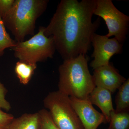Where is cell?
I'll return each mask as SVG.
<instances>
[{
	"mask_svg": "<svg viewBox=\"0 0 129 129\" xmlns=\"http://www.w3.org/2000/svg\"><path fill=\"white\" fill-rule=\"evenodd\" d=\"M47 0H14L9 14L2 20L17 42L24 41L28 35H34L36 21L47 8Z\"/></svg>",
	"mask_w": 129,
	"mask_h": 129,
	"instance_id": "cell-3",
	"label": "cell"
},
{
	"mask_svg": "<svg viewBox=\"0 0 129 129\" xmlns=\"http://www.w3.org/2000/svg\"><path fill=\"white\" fill-rule=\"evenodd\" d=\"M36 68L37 64L28 63L21 61L16 63L15 72L20 83L24 85L27 84Z\"/></svg>",
	"mask_w": 129,
	"mask_h": 129,
	"instance_id": "cell-12",
	"label": "cell"
},
{
	"mask_svg": "<svg viewBox=\"0 0 129 129\" xmlns=\"http://www.w3.org/2000/svg\"><path fill=\"white\" fill-rule=\"evenodd\" d=\"M7 90L0 81V109L8 111L11 108V104L6 99Z\"/></svg>",
	"mask_w": 129,
	"mask_h": 129,
	"instance_id": "cell-17",
	"label": "cell"
},
{
	"mask_svg": "<svg viewBox=\"0 0 129 129\" xmlns=\"http://www.w3.org/2000/svg\"><path fill=\"white\" fill-rule=\"evenodd\" d=\"M5 27L0 16V57L3 55L5 49L14 47L17 43V42L12 39L10 37Z\"/></svg>",
	"mask_w": 129,
	"mask_h": 129,
	"instance_id": "cell-15",
	"label": "cell"
},
{
	"mask_svg": "<svg viewBox=\"0 0 129 129\" xmlns=\"http://www.w3.org/2000/svg\"><path fill=\"white\" fill-rule=\"evenodd\" d=\"M94 14L104 19L108 29L106 36H112L123 44L129 29V17L118 10L111 0H96Z\"/></svg>",
	"mask_w": 129,
	"mask_h": 129,
	"instance_id": "cell-6",
	"label": "cell"
},
{
	"mask_svg": "<svg viewBox=\"0 0 129 129\" xmlns=\"http://www.w3.org/2000/svg\"><path fill=\"white\" fill-rule=\"evenodd\" d=\"M14 119L12 114L5 112L0 109V129H6Z\"/></svg>",
	"mask_w": 129,
	"mask_h": 129,
	"instance_id": "cell-19",
	"label": "cell"
},
{
	"mask_svg": "<svg viewBox=\"0 0 129 129\" xmlns=\"http://www.w3.org/2000/svg\"><path fill=\"white\" fill-rule=\"evenodd\" d=\"M88 99L92 105H96L100 109L107 122L109 123L111 113L115 111L112 93L106 89L95 87L90 93Z\"/></svg>",
	"mask_w": 129,
	"mask_h": 129,
	"instance_id": "cell-10",
	"label": "cell"
},
{
	"mask_svg": "<svg viewBox=\"0 0 129 129\" xmlns=\"http://www.w3.org/2000/svg\"><path fill=\"white\" fill-rule=\"evenodd\" d=\"M70 98L84 129H97L103 123H107L103 114L94 108L89 99Z\"/></svg>",
	"mask_w": 129,
	"mask_h": 129,
	"instance_id": "cell-8",
	"label": "cell"
},
{
	"mask_svg": "<svg viewBox=\"0 0 129 129\" xmlns=\"http://www.w3.org/2000/svg\"><path fill=\"white\" fill-rule=\"evenodd\" d=\"M91 45L94 48L91 57L94 59L90 63V66L94 70L109 64L113 55L122 53L123 44L115 37L109 39L106 35H100L95 33L92 37Z\"/></svg>",
	"mask_w": 129,
	"mask_h": 129,
	"instance_id": "cell-7",
	"label": "cell"
},
{
	"mask_svg": "<svg viewBox=\"0 0 129 129\" xmlns=\"http://www.w3.org/2000/svg\"><path fill=\"white\" fill-rule=\"evenodd\" d=\"M14 0H0V16L5 18L12 10Z\"/></svg>",
	"mask_w": 129,
	"mask_h": 129,
	"instance_id": "cell-18",
	"label": "cell"
},
{
	"mask_svg": "<svg viewBox=\"0 0 129 129\" xmlns=\"http://www.w3.org/2000/svg\"><path fill=\"white\" fill-rule=\"evenodd\" d=\"M52 119L59 129H84L72 106L70 97L58 90L50 92L44 100Z\"/></svg>",
	"mask_w": 129,
	"mask_h": 129,
	"instance_id": "cell-5",
	"label": "cell"
},
{
	"mask_svg": "<svg viewBox=\"0 0 129 129\" xmlns=\"http://www.w3.org/2000/svg\"><path fill=\"white\" fill-rule=\"evenodd\" d=\"M109 125L107 129H129V111L111 114Z\"/></svg>",
	"mask_w": 129,
	"mask_h": 129,
	"instance_id": "cell-14",
	"label": "cell"
},
{
	"mask_svg": "<svg viewBox=\"0 0 129 129\" xmlns=\"http://www.w3.org/2000/svg\"><path fill=\"white\" fill-rule=\"evenodd\" d=\"M96 0H62L44 34L53 38L56 49L64 60L86 55L100 24L93 22Z\"/></svg>",
	"mask_w": 129,
	"mask_h": 129,
	"instance_id": "cell-1",
	"label": "cell"
},
{
	"mask_svg": "<svg viewBox=\"0 0 129 129\" xmlns=\"http://www.w3.org/2000/svg\"><path fill=\"white\" fill-rule=\"evenodd\" d=\"M93 79L96 87L104 88L114 93L127 79L109 63L94 69Z\"/></svg>",
	"mask_w": 129,
	"mask_h": 129,
	"instance_id": "cell-9",
	"label": "cell"
},
{
	"mask_svg": "<svg viewBox=\"0 0 129 129\" xmlns=\"http://www.w3.org/2000/svg\"><path fill=\"white\" fill-rule=\"evenodd\" d=\"M41 118L39 112L25 113L14 118L6 129H40Z\"/></svg>",
	"mask_w": 129,
	"mask_h": 129,
	"instance_id": "cell-11",
	"label": "cell"
},
{
	"mask_svg": "<svg viewBox=\"0 0 129 129\" xmlns=\"http://www.w3.org/2000/svg\"><path fill=\"white\" fill-rule=\"evenodd\" d=\"M116 112L129 111V79H127L118 89L115 97Z\"/></svg>",
	"mask_w": 129,
	"mask_h": 129,
	"instance_id": "cell-13",
	"label": "cell"
},
{
	"mask_svg": "<svg viewBox=\"0 0 129 129\" xmlns=\"http://www.w3.org/2000/svg\"><path fill=\"white\" fill-rule=\"evenodd\" d=\"M38 112L39 113L41 118L40 129H59L53 123L47 110L43 109Z\"/></svg>",
	"mask_w": 129,
	"mask_h": 129,
	"instance_id": "cell-16",
	"label": "cell"
},
{
	"mask_svg": "<svg viewBox=\"0 0 129 129\" xmlns=\"http://www.w3.org/2000/svg\"><path fill=\"white\" fill-rule=\"evenodd\" d=\"M45 27H40L39 32L26 41L17 42L11 48L14 56L19 61L32 64L52 58L56 50L53 38L44 34Z\"/></svg>",
	"mask_w": 129,
	"mask_h": 129,
	"instance_id": "cell-4",
	"label": "cell"
},
{
	"mask_svg": "<svg viewBox=\"0 0 129 129\" xmlns=\"http://www.w3.org/2000/svg\"><path fill=\"white\" fill-rule=\"evenodd\" d=\"M85 55L64 60L58 68V90L70 97L88 99L96 87Z\"/></svg>",
	"mask_w": 129,
	"mask_h": 129,
	"instance_id": "cell-2",
	"label": "cell"
}]
</instances>
